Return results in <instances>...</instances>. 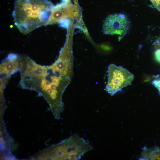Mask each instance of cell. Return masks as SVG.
<instances>
[{
    "instance_id": "cell-5",
    "label": "cell",
    "mask_w": 160,
    "mask_h": 160,
    "mask_svg": "<svg viewBox=\"0 0 160 160\" xmlns=\"http://www.w3.org/2000/svg\"><path fill=\"white\" fill-rule=\"evenodd\" d=\"M130 22L127 15L116 13L108 16L104 20L103 31L107 34H117L123 38L128 32L130 27Z\"/></svg>"
},
{
    "instance_id": "cell-6",
    "label": "cell",
    "mask_w": 160,
    "mask_h": 160,
    "mask_svg": "<svg viewBox=\"0 0 160 160\" xmlns=\"http://www.w3.org/2000/svg\"><path fill=\"white\" fill-rule=\"evenodd\" d=\"M152 83L157 88L160 93V78L154 80L152 82Z\"/></svg>"
},
{
    "instance_id": "cell-1",
    "label": "cell",
    "mask_w": 160,
    "mask_h": 160,
    "mask_svg": "<svg viewBox=\"0 0 160 160\" xmlns=\"http://www.w3.org/2000/svg\"><path fill=\"white\" fill-rule=\"evenodd\" d=\"M73 59L71 52L60 56L55 63L45 67L40 76V87L46 92L52 110L61 112L63 104L64 91L71 82L73 76Z\"/></svg>"
},
{
    "instance_id": "cell-2",
    "label": "cell",
    "mask_w": 160,
    "mask_h": 160,
    "mask_svg": "<svg viewBox=\"0 0 160 160\" xmlns=\"http://www.w3.org/2000/svg\"><path fill=\"white\" fill-rule=\"evenodd\" d=\"M53 7L48 0H16L12 13L15 24L20 32L28 33L47 23Z\"/></svg>"
},
{
    "instance_id": "cell-3",
    "label": "cell",
    "mask_w": 160,
    "mask_h": 160,
    "mask_svg": "<svg viewBox=\"0 0 160 160\" xmlns=\"http://www.w3.org/2000/svg\"><path fill=\"white\" fill-rule=\"evenodd\" d=\"M52 147L54 159L79 160L93 148L89 142L76 134Z\"/></svg>"
},
{
    "instance_id": "cell-4",
    "label": "cell",
    "mask_w": 160,
    "mask_h": 160,
    "mask_svg": "<svg viewBox=\"0 0 160 160\" xmlns=\"http://www.w3.org/2000/svg\"><path fill=\"white\" fill-rule=\"evenodd\" d=\"M108 74L105 90L112 96L131 84L134 78L133 74L127 69L113 64L108 66Z\"/></svg>"
}]
</instances>
